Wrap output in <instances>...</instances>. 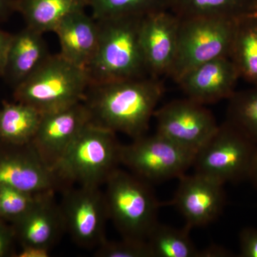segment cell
<instances>
[{"label":"cell","instance_id":"1","mask_svg":"<svg viewBox=\"0 0 257 257\" xmlns=\"http://www.w3.org/2000/svg\"><path fill=\"white\" fill-rule=\"evenodd\" d=\"M163 94L159 78L144 76L90 84L84 101L93 124L135 140L146 135Z\"/></svg>","mask_w":257,"mask_h":257},{"label":"cell","instance_id":"2","mask_svg":"<svg viewBox=\"0 0 257 257\" xmlns=\"http://www.w3.org/2000/svg\"><path fill=\"white\" fill-rule=\"evenodd\" d=\"M143 17L96 21L99 42L86 68L90 84L138 78L148 73L140 37Z\"/></svg>","mask_w":257,"mask_h":257},{"label":"cell","instance_id":"3","mask_svg":"<svg viewBox=\"0 0 257 257\" xmlns=\"http://www.w3.org/2000/svg\"><path fill=\"white\" fill-rule=\"evenodd\" d=\"M116 133L90 122L69 147L52 172L62 188L100 187L121 165Z\"/></svg>","mask_w":257,"mask_h":257},{"label":"cell","instance_id":"4","mask_svg":"<svg viewBox=\"0 0 257 257\" xmlns=\"http://www.w3.org/2000/svg\"><path fill=\"white\" fill-rule=\"evenodd\" d=\"M89 85L87 69L59 54L49 56L15 87V97L17 101L33 106L41 114H47L84 101Z\"/></svg>","mask_w":257,"mask_h":257},{"label":"cell","instance_id":"5","mask_svg":"<svg viewBox=\"0 0 257 257\" xmlns=\"http://www.w3.org/2000/svg\"><path fill=\"white\" fill-rule=\"evenodd\" d=\"M149 182L116 169L104 184L109 219L122 237L147 240L158 222L160 203Z\"/></svg>","mask_w":257,"mask_h":257},{"label":"cell","instance_id":"6","mask_svg":"<svg viewBox=\"0 0 257 257\" xmlns=\"http://www.w3.org/2000/svg\"><path fill=\"white\" fill-rule=\"evenodd\" d=\"M256 151L254 142L226 121L196 152L192 166L221 183L239 182L249 178Z\"/></svg>","mask_w":257,"mask_h":257},{"label":"cell","instance_id":"7","mask_svg":"<svg viewBox=\"0 0 257 257\" xmlns=\"http://www.w3.org/2000/svg\"><path fill=\"white\" fill-rule=\"evenodd\" d=\"M238 20L181 18L177 56L169 75L171 78L177 82L197 66L229 57Z\"/></svg>","mask_w":257,"mask_h":257},{"label":"cell","instance_id":"8","mask_svg":"<svg viewBox=\"0 0 257 257\" xmlns=\"http://www.w3.org/2000/svg\"><path fill=\"white\" fill-rule=\"evenodd\" d=\"M195 154L156 133L121 145L120 162L134 175L149 182L179 178L192 167Z\"/></svg>","mask_w":257,"mask_h":257},{"label":"cell","instance_id":"9","mask_svg":"<svg viewBox=\"0 0 257 257\" xmlns=\"http://www.w3.org/2000/svg\"><path fill=\"white\" fill-rule=\"evenodd\" d=\"M60 209L66 231L81 247L96 248L106 239L109 219L104 192L100 187H66Z\"/></svg>","mask_w":257,"mask_h":257},{"label":"cell","instance_id":"10","mask_svg":"<svg viewBox=\"0 0 257 257\" xmlns=\"http://www.w3.org/2000/svg\"><path fill=\"white\" fill-rule=\"evenodd\" d=\"M154 116L157 133L194 154L219 126L211 111L189 98L167 103Z\"/></svg>","mask_w":257,"mask_h":257},{"label":"cell","instance_id":"11","mask_svg":"<svg viewBox=\"0 0 257 257\" xmlns=\"http://www.w3.org/2000/svg\"><path fill=\"white\" fill-rule=\"evenodd\" d=\"M90 122V113L84 101L42 114L30 145L52 171L83 128Z\"/></svg>","mask_w":257,"mask_h":257},{"label":"cell","instance_id":"12","mask_svg":"<svg viewBox=\"0 0 257 257\" xmlns=\"http://www.w3.org/2000/svg\"><path fill=\"white\" fill-rule=\"evenodd\" d=\"M181 18L169 9L145 15L140 37L148 74L170 75L177 56Z\"/></svg>","mask_w":257,"mask_h":257},{"label":"cell","instance_id":"13","mask_svg":"<svg viewBox=\"0 0 257 257\" xmlns=\"http://www.w3.org/2000/svg\"><path fill=\"white\" fill-rule=\"evenodd\" d=\"M179 179L172 204L184 216L186 226L191 229L215 220L225 204L224 184L196 172Z\"/></svg>","mask_w":257,"mask_h":257},{"label":"cell","instance_id":"14","mask_svg":"<svg viewBox=\"0 0 257 257\" xmlns=\"http://www.w3.org/2000/svg\"><path fill=\"white\" fill-rule=\"evenodd\" d=\"M0 185L35 194L62 188L55 174L30 144L18 145L17 151L0 155Z\"/></svg>","mask_w":257,"mask_h":257},{"label":"cell","instance_id":"15","mask_svg":"<svg viewBox=\"0 0 257 257\" xmlns=\"http://www.w3.org/2000/svg\"><path fill=\"white\" fill-rule=\"evenodd\" d=\"M239 78L231 59L222 57L194 67L177 83L187 98L204 105L229 99Z\"/></svg>","mask_w":257,"mask_h":257},{"label":"cell","instance_id":"16","mask_svg":"<svg viewBox=\"0 0 257 257\" xmlns=\"http://www.w3.org/2000/svg\"><path fill=\"white\" fill-rule=\"evenodd\" d=\"M54 32L60 45V55L76 65L86 69L95 55L99 42V25L85 10L67 15Z\"/></svg>","mask_w":257,"mask_h":257},{"label":"cell","instance_id":"17","mask_svg":"<svg viewBox=\"0 0 257 257\" xmlns=\"http://www.w3.org/2000/svg\"><path fill=\"white\" fill-rule=\"evenodd\" d=\"M55 192L47 193L31 210L15 221L16 231L23 245L50 248L66 231L60 206Z\"/></svg>","mask_w":257,"mask_h":257},{"label":"cell","instance_id":"18","mask_svg":"<svg viewBox=\"0 0 257 257\" xmlns=\"http://www.w3.org/2000/svg\"><path fill=\"white\" fill-rule=\"evenodd\" d=\"M50 55L42 34L26 27L12 36L3 76L16 87Z\"/></svg>","mask_w":257,"mask_h":257},{"label":"cell","instance_id":"19","mask_svg":"<svg viewBox=\"0 0 257 257\" xmlns=\"http://www.w3.org/2000/svg\"><path fill=\"white\" fill-rule=\"evenodd\" d=\"M86 0H15V10L23 17L27 27L44 34L54 32L67 15L85 10Z\"/></svg>","mask_w":257,"mask_h":257},{"label":"cell","instance_id":"20","mask_svg":"<svg viewBox=\"0 0 257 257\" xmlns=\"http://www.w3.org/2000/svg\"><path fill=\"white\" fill-rule=\"evenodd\" d=\"M42 114L24 103L5 102L0 109V140L12 145L30 144Z\"/></svg>","mask_w":257,"mask_h":257},{"label":"cell","instance_id":"21","mask_svg":"<svg viewBox=\"0 0 257 257\" xmlns=\"http://www.w3.org/2000/svg\"><path fill=\"white\" fill-rule=\"evenodd\" d=\"M170 10L182 19L238 20L257 13L256 0H170Z\"/></svg>","mask_w":257,"mask_h":257},{"label":"cell","instance_id":"22","mask_svg":"<svg viewBox=\"0 0 257 257\" xmlns=\"http://www.w3.org/2000/svg\"><path fill=\"white\" fill-rule=\"evenodd\" d=\"M229 58L239 77L257 86V13L245 15L236 22Z\"/></svg>","mask_w":257,"mask_h":257},{"label":"cell","instance_id":"23","mask_svg":"<svg viewBox=\"0 0 257 257\" xmlns=\"http://www.w3.org/2000/svg\"><path fill=\"white\" fill-rule=\"evenodd\" d=\"M189 230L157 222L147 239L152 257H199L200 251L191 240Z\"/></svg>","mask_w":257,"mask_h":257},{"label":"cell","instance_id":"24","mask_svg":"<svg viewBox=\"0 0 257 257\" xmlns=\"http://www.w3.org/2000/svg\"><path fill=\"white\" fill-rule=\"evenodd\" d=\"M96 21L124 17H143L170 10V0H86Z\"/></svg>","mask_w":257,"mask_h":257},{"label":"cell","instance_id":"25","mask_svg":"<svg viewBox=\"0 0 257 257\" xmlns=\"http://www.w3.org/2000/svg\"><path fill=\"white\" fill-rule=\"evenodd\" d=\"M227 120L257 145V86L235 92L229 99Z\"/></svg>","mask_w":257,"mask_h":257},{"label":"cell","instance_id":"26","mask_svg":"<svg viewBox=\"0 0 257 257\" xmlns=\"http://www.w3.org/2000/svg\"><path fill=\"white\" fill-rule=\"evenodd\" d=\"M47 193H30L8 186L0 185L1 217L18 221L29 212Z\"/></svg>","mask_w":257,"mask_h":257},{"label":"cell","instance_id":"27","mask_svg":"<svg viewBox=\"0 0 257 257\" xmlns=\"http://www.w3.org/2000/svg\"><path fill=\"white\" fill-rule=\"evenodd\" d=\"M96 257H152L147 240L122 237L118 241L105 239L96 247Z\"/></svg>","mask_w":257,"mask_h":257},{"label":"cell","instance_id":"28","mask_svg":"<svg viewBox=\"0 0 257 257\" xmlns=\"http://www.w3.org/2000/svg\"><path fill=\"white\" fill-rule=\"evenodd\" d=\"M239 256L257 257V229L246 227L239 234Z\"/></svg>","mask_w":257,"mask_h":257},{"label":"cell","instance_id":"29","mask_svg":"<svg viewBox=\"0 0 257 257\" xmlns=\"http://www.w3.org/2000/svg\"><path fill=\"white\" fill-rule=\"evenodd\" d=\"M12 35L0 30V76H3Z\"/></svg>","mask_w":257,"mask_h":257},{"label":"cell","instance_id":"30","mask_svg":"<svg viewBox=\"0 0 257 257\" xmlns=\"http://www.w3.org/2000/svg\"><path fill=\"white\" fill-rule=\"evenodd\" d=\"M13 233L0 221V257L5 256L9 252Z\"/></svg>","mask_w":257,"mask_h":257},{"label":"cell","instance_id":"31","mask_svg":"<svg viewBox=\"0 0 257 257\" xmlns=\"http://www.w3.org/2000/svg\"><path fill=\"white\" fill-rule=\"evenodd\" d=\"M50 256V248L42 246L23 245L18 257H48Z\"/></svg>","mask_w":257,"mask_h":257},{"label":"cell","instance_id":"32","mask_svg":"<svg viewBox=\"0 0 257 257\" xmlns=\"http://www.w3.org/2000/svg\"><path fill=\"white\" fill-rule=\"evenodd\" d=\"M232 253L229 250L226 249L221 246H211L210 247L205 248L200 251L199 257H224L231 256Z\"/></svg>","mask_w":257,"mask_h":257},{"label":"cell","instance_id":"33","mask_svg":"<svg viewBox=\"0 0 257 257\" xmlns=\"http://www.w3.org/2000/svg\"><path fill=\"white\" fill-rule=\"evenodd\" d=\"M15 10L14 0H0V19L7 18Z\"/></svg>","mask_w":257,"mask_h":257},{"label":"cell","instance_id":"34","mask_svg":"<svg viewBox=\"0 0 257 257\" xmlns=\"http://www.w3.org/2000/svg\"><path fill=\"white\" fill-rule=\"evenodd\" d=\"M248 179H250L257 187V151Z\"/></svg>","mask_w":257,"mask_h":257},{"label":"cell","instance_id":"35","mask_svg":"<svg viewBox=\"0 0 257 257\" xmlns=\"http://www.w3.org/2000/svg\"><path fill=\"white\" fill-rule=\"evenodd\" d=\"M0 218H1V207H0Z\"/></svg>","mask_w":257,"mask_h":257},{"label":"cell","instance_id":"36","mask_svg":"<svg viewBox=\"0 0 257 257\" xmlns=\"http://www.w3.org/2000/svg\"><path fill=\"white\" fill-rule=\"evenodd\" d=\"M0 109H1V107H0Z\"/></svg>","mask_w":257,"mask_h":257},{"label":"cell","instance_id":"37","mask_svg":"<svg viewBox=\"0 0 257 257\" xmlns=\"http://www.w3.org/2000/svg\"><path fill=\"white\" fill-rule=\"evenodd\" d=\"M256 4H257V0H256Z\"/></svg>","mask_w":257,"mask_h":257}]
</instances>
